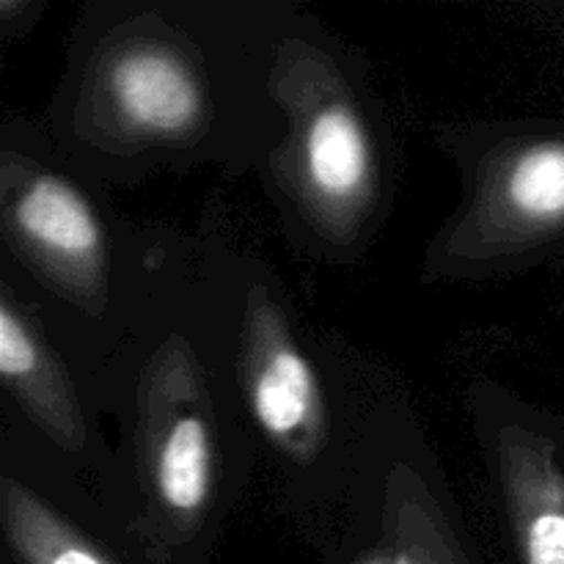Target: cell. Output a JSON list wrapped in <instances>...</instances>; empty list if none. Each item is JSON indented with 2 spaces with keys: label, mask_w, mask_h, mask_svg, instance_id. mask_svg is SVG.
Segmentation results:
<instances>
[{
  "label": "cell",
  "mask_w": 564,
  "mask_h": 564,
  "mask_svg": "<svg viewBox=\"0 0 564 564\" xmlns=\"http://www.w3.org/2000/svg\"><path fill=\"white\" fill-rule=\"evenodd\" d=\"M248 394L257 422L275 444L306 452L323 430L312 367L270 312H257L248 341Z\"/></svg>",
  "instance_id": "1"
},
{
  "label": "cell",
  "mask_w": 564,
  "mask_h": 564,
  "mask_svg": "<svg viewBox=\"0 0 564 564\" xmlns=\"http://www.w3.org/2000/svg\"><path fill=\"white\" fill-rule=\"evenodd\" d=\"M501 471L523 564H564V463L549 438L507 430Z\"/></svg>",
  "instance_id": "2"
},
{
  "label": "cell",
  "mask_w": 564,
  "mask_h": 564,
  "mask_svg": "<svg viewBox=\"0 0 564 564\" xmlns=\"http://www.w3.org/2000/svg\"><path fill=\"white\" fill-rule=\"evenodd\" d=\"M9 218L22 240L50 264L88 279L102 264V231L80 193L50 174L31 176L9 198Z\"/></svg>",
  "instance_id": "3"
},
{
  "label": "cell",
  "mask_w": 564,
  "mask_h": 564,
  "mask_svg": "<svg viewBox=\"0 0 564 564\" xmlns=\"http://www.w3.org/2000/svg\"><path fill=\"white\" fill-rule=\"evenodd\" d=\"M110 97L121 119L141 132L176 135L202 116V86L169 50H130L110 66Z\"/></svg>",
  "instance_id": "4"
},
{
  "label": "cell",
  "mask_w": 564,
  "mask_h": 564,
  "mask_svg": "<svg viewBox=\"0 0 564 564\" xmlns=\"http://www.w3.org/2000/svg\"><path fill=\"white\" fill-rule=\"evenodd\" d=\"M301 165L314 198L334 207H352L372 191V141L347 105H325L306 121Z\"/></svg>",
  "instance_id": "5"
},
{
  "label": "cell",
  "mask_w": 564,
  "mask_h": 564,
  "mask_svg": "<svg viewBox=\"0 0 564 564\" xmlns=\"http://www.w3.org/2000/svg\"><path fill=\"white\" fill-rule=\"evenodd\" d=\"M154 488L176 516H196L213 490V438L196 413H176L152 444Z\"/></svg>",
  "instance_id": "6"
},
{
  "label": "cell",
  "mask_w": 564,
  "mask_h": 564,
  "mask_svg": "<svg viewBox=\"0 0 564 564\" xmlns=\"http://www.w3.org/2000/svg\"><path fill=\"white\" fill-rule=\"evenodd\" d=\"M0 369L3 378L25 397L28 405L47 419L53 433L75 438V413L66 405L58 378L42 356V347L33 339L28 323L9 303L0 306Z\"/></svg>",
  "instance_id": "7"
},
{
  "label": "cell",
  "mask_w": 564,
  "mask_h": 564,
  "mask_svg": "<svg viewBox=\"0 0 564 564\" xmlns=\"http://www.w3.org/2000/svg\"><path fill=\"white\" fill-rule=\"evenodd\" d=\"M3 523L22 564H110L69 523L14 482L3 485Z\"/></svg>",
  "instance_id": "8"
},
{
  "label": "cell",
  "mask_w": 564,
  "mask_h": 564,
  "mask_svg": "<svg viewBox=\"0 0 564 564\" xmlns=\"http://www.w3.org/2000/svg\"><path fill=\"white\" fill-rule=\"evenodd\" d=\"M419 560H422V564H460L457 560H452V556H441L438 551H427V554H422L419 556Z\"/></svg>",
  "instance_id": "9"
},
{
  "label": "cell",
  "mask_w": 564,
  "mask_h": 564,
  "mask_svg": "<svg viewBox=\"0 0 564 564\" xmlns=\"http://www.w3.org/2000/svg\"><path fill=\"white\" fill-rule=\"evenodd\" d=\"M375 564H422V560H400L397 556V560H378Z\"/></svg>",
  "instance_id": "10"
}]
</instances>
